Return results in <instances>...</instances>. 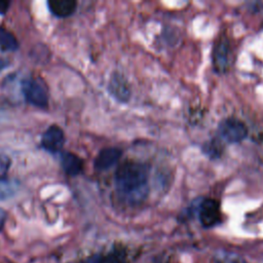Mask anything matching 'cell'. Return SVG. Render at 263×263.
<instances>
[{"instance_id":"cell-12","label":"cell","mask_w":263,"mask_h":263,"mask_svg":"<svg viewBox=\"0 0 263 263\" xmlns=\"http://www.w3.org/2000/svg\"><path fill=\"white\" fill-rule=\"evenodd\" d=\"M20 47L18 41L14 34L4 27H0V50L13 52Z\"/></svg>"},{"instance_id":"cell-7","label":"cell","mask_w":263,"mask_h":263,"mask_svg":"<svg viewBox=\"0 0 263 263\" xmlns=\"http://www.w3.org/2000/svg\"><path fill=\"white\" fill-rule=\"evenodd\" d=\"M229 42L226 38L220 37L213 50V64L217 73H225L228 68Z\"/></svg>"},{"instance_id":"cell-1","label":"cell","mask_w":263,"mask_h":263,"mask_svg":"<svg viewBox=\"0 0 263 263\" xmlns=\"http://www.w3.org/2000/svg\"><path fill=\"white\" fill-rule=\"evenodd\" d=\"M114 181L119 195L127 202H141L148 193L149 167L138 160H125L117 167Z\"/></svg>"},{"instance_id":"cell-10","label":"cell","mask_w":263,"mask_h":263,"mask_svg":"<svg viewBox=\"0 0 263 263\" xmlns=\"http://www.w3.org/2000/svg\"><path fill=\"white\" fill-rule=\"evenodd\" d=\"M61 165L65 174L71 177H75L82 172L83 160L73 152L63 151L61 153Z\"/></svg>"},{"instance_id":"cell-2","label":"cell","mask_w":263,"mask_h":263,"mask_svg":"<svg viewBox=\"0 0 263 263\" xmlns=\"http://www.w3.org/2000/svg\"><path fill=\"white\" fill-rule=\"evenodd\" d=\"M25 100L37 108L45 109L48 106V93L44 85L33 77L25 78L21 83Z\"/></svg>"},{"instance_id":"cell-13","label":"cell","mask_w":263,"mask_h":263,"mask_svg":"<svg viewBox=\"0 0 263 263\" xmlns=\"http://www.w3.org/2000/svg\"><path fill=\"white\" fill-rule=\"evenodd\" d=\"M18 189V183L15 180L7 178L0 180V200L11 198Z\"/></svg>"},{"instance_id":"cell-5","label":"cell","mask_w":263,"mask_h":263,"mask_svg":"<svg viewBox=\"0 0 263 263\" xmlns=\"http://www.w3.org/2000/svg\"><path fill=\"white\" fill-rule=\"evenodd\" d=\"M199 220L202 226L213 227L221 221V209L218 200L205 198L200 203Z\"/></svg>"},{"instance_id":"cell-9","label":"cell","mask_w":263,"mask_h":263,"mask_svg":"<svg viewBox=\"0 0 263 263\" xmlns=\"http://www.w3.org/2000/svg\"><path fill=\"white\" fill-rule=\"evenodd\" d=\"M82 263H128L126 251L122 248H114L108 253H99L89 256Z\"/></svg>"},{"instance_id":"cell-6","label":"cell","mask_w":263,"mask_h":263,"mask_svg":"<svg viewBox=\"0 0 263 263\" xmlns=\"http://www.w3.org/2000/svg\"><path fill=\"white\" fill-rule=\"evenodd\" d=\"M108 91L115 100L121 103L128 102L132 95L127 80L120 73L112 74L108 83Z\"/></svg>"},{"instance_id":"cell-16","label":"cell","mask_w":263,"mask_h":263,"mask_svg":"<svg viewBox=\"0 0 263 263\" xmlns=\"http://www.w3.org/2000/svg\"><path fill=\"white\" fill-rule=\"evenodd\" d=\"M7 219V213L5 210H3L2 208H0V231L3 229L5 222Z\"/></svg>"},{"instance_id":"cell-11","label":"cell","mask_w":263,"mask_h":263,"mask_svg":"<svg viewBox=\"0 0 263 263\" xmlns=\"http://www.w3.org/2000/svg\"><path fill=\"white\" fill-rule=\"evenodd\" d=\"M48 9L57 17L64 18L72 15L77 8L75 0H50L47 2Z\"/></svg>"},{"instance_id":"cell-4","label":"cell","mask_w":263,"mask_h":263,"mask_svg":"<svg viewBox=\"0 0 263 263\" xmlns=\"http://www.w3.org/2000/svg\"><path fill=\"white\" fill-rule=\"evenodd\" d=\"M64 130L58 124L49 125L42 134L40 147L50 153L61 152L65 144Z\"/></svg>"},{"instance_id":"cell-15","label":"cell","mask_w":263,"mask_h":263,"mask_svg":"<svg viewBox=\"0 0 263 263\" xmlns=\"http://www.w3.org/2000/svg\"><path fill=\"white\" fill-rule=\"evenodd\" d=\"M11 5V1L0 0V15H5Z\"/></svg>"},{"instance_id":"cell-3","label":"cell","mask_w":263,"mask_h":263,"mask_svg":"<svg viewBox=\"0 0 263 263\" xmlns=\"http://www.w3.org/2000/svg\"><path fill=\"white\" fill-rule=\"evenodd\" d=\"M218 130L220 136L228 143L241 142L248 136L247 125L236 118L224 119L220 123Z\"/></svg>"},{"instance_id":"cell-14","label":"cell","mask_w":263,"mask_h":263,"mask_svg":"<svg viewBox=\"0 0 263 263\" xmlns=\"http://www.w3.org/2000/svg\"><path fill=\"white\" fill-rule=\"evenodd\" d=\"M10 165H11L10 158L5 154L0 153V180L7 178V173L10 168Z\"/></svg>"},{"instance_id":"cell-8","label":"cell","mask_w":263,"mask_h":263,"mask_svg":"<svg viewBox=\"0 0 263 263\" xmlns=\"http://www.w3.org/2000/svg\"><path fill=\"white\" fill-rule=\"evenodd\" d=\"M122 151L116 147L102 149L95 158L93 165L97 171H106L115 165L120 159Z\"/></svg>"}]
</instances>
